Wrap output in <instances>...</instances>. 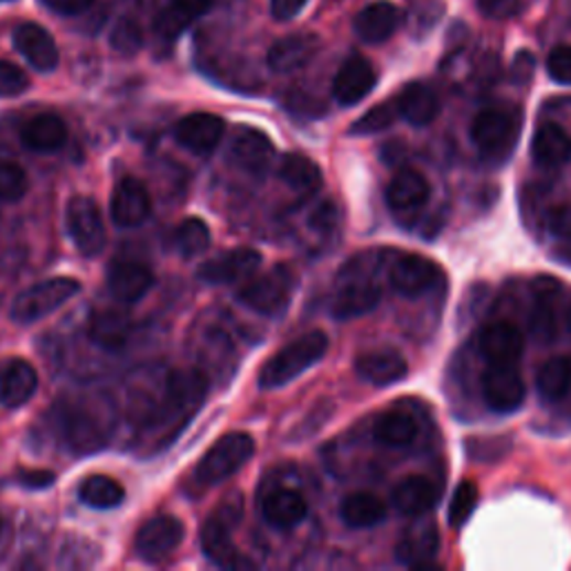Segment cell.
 <instances>
[{
	"instance_id": "7bdbcfd3",
	"label": "cell",
	"mask_w": 571,
	"mask_h": 571,
	"mask_svg": "<svg viewBox=\"0 0 571 571\" xmlns=\"http://www.w3.org/2000/svg\"><path fill=\"white\" fill-rule=\"evenodd\" d=\"M398 106L396 104H379L375 108H370L362 119H357L351 128V134H375V132H383L387 128L394 126L396 117H398Z\"/></svg>"
},
{
	"instance_id": "9a60e30c",
	"label": "cell",
	"mask_w": 571,
	"mask_h": 571,
	"mask_svg": "<svg viewBox=\"0 0 571 571\" xmlns=\"http://www.w3.org/2000/svg\"><path fill=\"white\" fill-rule=\"evenodd\" d=\"M224 130H226V123L217 115L197 112V115L183 117L176 123L174 139L190 152L204 157V154H211L219 146Z\"/></svg>"
},
{
	"instance_id": "ab89813d",
	"label": "cell",
	"mask_w": 571,
	"mask_h": 571,
	"mask_svg": "<svg viewBox=\"0 0 571 571\" xmlns=\"http://www.w3.org/2000/svg\"><path fill=\"white\" fill-rule=\"evenodd\" d=\"M208 246H211V228L197 217L181 222L179 228L174 230V248L183 257H197L204 250H208Z\"/></svg>"
},
{
	"instance_id": "ee69618b",
	"label": "cell",
	"mask_w": 571,
	"mask_h": 571,
	"mask_svg": "<svg viewBox=\"0 0 571 571\" xmlns=\"http://www.w3.org/2000/svg\"><path fill=\"white\" fill-rule=\"evenodd\" d=\"M28 193V174L14 161H0V202H19Z\"/></svg>"
},
{
	"instance_id": "8d00e7d4",
	"label": "cell",
	"mask_w": 571,
	"mask_h": 571,
	"mask_svg": "<svg viewBox=\"0 0 571 571\" xmlns=\"http://www.w3.org/2000/svg\"><path fill=\"white\" fill-rule=\"evenodd\" d=\"M538 394L545 402H560L571 391V359L567 355L545 362L536 377Z\"/></svg>"
},
{
	"instance_id": "8fae6325",
	"label": "cell",
	"mask_w": 571,
	"mask_h": 571,
	"mask_svg": "<svg viewBox=\"0 0 571 571\" xmlns=\"http://www.w3.org/2000/svg\"><path fill=\"white\" fill-rule=\"evenodd\" d=\"M183 522L174 516H157L148 520L134 540L137 553L148 562H159L168 558L183 540Z\"/></svg>"
},
{
	"instance_id": "db71d44e",
	"label": "cell",
	"mask_w": 571,
	"mask_h": 571,
	"mask_svg": "<svg viewBox=\"0 0 571 571\" xmlns=\"http://www.w3.org/2000/svg\"><path fill=\"white\" fill-rule=\"evenodd\" d=\"M335 222H337V211H335V206L331 202H326V204H322V206H317L313 211L311 226H315L320 230H331L335 226Z\"/></svg>"
},
{
	"instance_id": "ba28073f",
	"label": "cell",
	"mask_w": 571,
	"mask_h": 571,
	"mask_svg": "<svg viewBox=\"0 0 571 571\" xmlns=\"http://www.w3.org/2000/svg\"><path fill=\"white\" fill-rule=\"evenodd\" d=\"M106 413L97 416V409L89 405H76L65 409V413H61V429L65 433L67 444L76 451V453H89L104 449L106 440H108V420L104 418Z\"/></svg>"
},
{
	"instance_id": "f5cc1de1",
	"label": "cell",
	"mask_w": 571,
	"mask_h": 571,
	"mask_svg": "<svg viewBox=\"0 0 571 571\" xmlns=\"http://www.w3.org/2000/svg\"><path fill=\"white\" fill-rule=\"evenodd\" d=\"M306 0H270V12L277 21H291L302 12Z\"/></svg>"
},
{
	"instance_id": "2e32d148",
	"label": "cell",
	"mask_w": 571,
	"mask_h": 571,
	"mask_svg": "<svg viewBox=\"0 0 571 571\" xmlns=\"http://www.w3.org/2000/svg\"><path fill=\"white\" fill-rule=\"evenodd\" d=\"M377 83L373 65L362 56H351L344 61L333 80V97L340 106H355L366 99Z\"/></svg>"
},
{
	"instance_id": "f6af8a7d",
	"label": "cell",
	"mask_w": 571,
	"mask_h": 571,
	"mask_svg": "<svg viewBox=\"0 0 571 571\" xmlns=\"http://www.w3.org/2000/svg\"><path fill=\"white\" fill-rule=\"evenodd\" d=\"M110 45L121 56H134L143 47V32L137 21L121 19L110 32Z\"/></svg>"
},
{
	"instance_id": "52a82bcc",
	"label": "cell",
	"mask_w": 571,
	"mask_h": 571,
	"mask_svg": "<svg viewBox=\"0 0 571 571\" xmlns=\"http://www.w3.org/2000/svg\"><path fill=\"white\" fill-rule=\"evenodd\" d=\"M518 132H520L518 117L505 108L483 110L471 123V139L475 148L489 157L507 154Z\"/></svg>"
},
{
	"instance_id": "7a4b0ae2",
	"label": "cell",
	"mask_w": 571,
	"mask_h": 571,
	"mask_svg": "<svg viewBox=\"0 0 571 571\" xmlns=\"http://www.w3.org/2000/svg\"><path fill=\"white\" fill-rule=\"evenodd\" d=\"M328 351V337L322 331H311L289 346L277 351L259 370V387L277 389L293 383L304 370L315 366Z\"/></svg>"
},
{
	"instance_id": "83f0119b",
	"label": "cell",
	"mask_w": 571,
	"mask_h": 571,
	"mask_svg": "<svg viewBox=\"0 0 571 571\" xmlns=\"http://www.w3.org/2000/svg\"><path fill=\"white\" fill-rule=\"evenodd\" d=\"M394 507L411 518L429 514L438 503V487L427 475H409L394 489Z\"/></svg>"
},
{
	"instance_id": "f907efd6",
	"label": "cell",
	"mask_w": 571,
	"mask_h": 571,
	"mask_svg": "<svg viewBox=\"0 0 571 571\" xmlns=\"http://www.w3.org/2000/svg\"><path fill=\"white\" fill-rule=\"evenodd\" d=\"M17 481H19V485H23L28 489H45V487L54 485L56 475L45 468H28V471L19 473Z\"/></svg>"
},
{
	"instance_id": "e0dca14e",
	"label": "cell",
	"mask_w": 571,
	"mask_h": 571,
	"mask_svg": "<svg viewBox=\"0 0 571 571\" xmlns=\"http://www.w3.org/2000/svg\"><path fill=\"white\" fill-rule=\"evenodd\" d=\"M230 154H233V161L250 174H266L274 163L272 141L261 130H255L248 126L235 132L230 143Z\"/></svg>"
},
{
	"instance_id": "b9f144b4",
	"label": "cell",
	"mask_w": 571,
	"mask_h": 571,
	"mask_svg": "<svg viewBox=\"0 0 571 571\" xmlns=\"http://www.w3.org/2000/svg\"><path fill=\"white\" fill-rule=\"evenodd\" d=\"M478 500H481V494H478V487H475L473 481H462L451 498V505H449V522L451 527H462L468 522L471 514L475 511V507H478Z\"/></svg>"
},
{
	"instance_id": "d6986e66",
	"label": "cell",
	"mask_w": 571,
	"mask_h": 571,
	"mask_svg": "<svg viewBox=\"0 0 571 571\" xmlns=\"http://www.w3.org/2000/svg\"><path fill=\"white\" fill-rule=\"evenodd\" d=\"M355 370L362 379H366L368 385L375 387H391L400 379L407 377V359L394 351V348H377V351H366L357 357Z\"/></svg>"
},
{
	"instance_id": "4316f807",
	"label": "cell",
	"mask_w": 571,
	"mask_h": 571,
	"mask_svg": "<svg viewBox=\"0 0 571 571\" xmlns=\"http://www.w3.org/2000/svg\"><path fill=\"white\" fill-rule=\"evenodd\" d=\"M233 527H235L233 522H228L226 518H222L215 511L211 516V520L202 527V547L215 564L228 567V569H239L246 564V560L230 538Z\"/></svg>"
},
{
	"instance_id": "4dcf8cb0",
	"label": "cell",
	"mask_w": 571,
	"mask_h": 571,
	"mask_svg": "<svg viewBox=\"0 0 571 571\" xmlns=\"http://www.w3.org/2000/svg\"><path fill=\"white\" fill-rule=\"evenodd\" d=\"M534 161L545 170L562 168L571 161V137L556 123H545L531 141Z\"/></svg>"
},
{
	"instance_id": "484cf974",
	"label": "cell",
	"mask_w": 571,
	"mask_h": 571,
	"mask_svg": "<svg viewBox=\"0 0 571 571\" xmlns=\"http://www.w3.org/2000/svg\"><path fill=\"white\" fill-rule=\"evenodd\" d=\"M429 197H431V185L427 176L411 168L400 170L387 187V202L391 211L405 213V215L420 211L429 202Z\"/></svg>"
},
{
	"instance_id": "30bf717a",
	"label": "cell",
	"mask_w": 571,
	"mask_h": 571,
	"mask_svg": "<svg viewBox=\"0 0 571 571\" xmlns=\"http://www.w3.org/2000/svg\"><path fill=\"white\" fill-rule=\"evenodd\" d=\"M344 274H348V281L340 286L333 298V304H331L333 317L344 322L375 311L379 300H383V289H379V283L355 272H344Z\"/></svg>"
},
{
	"instance_id": "11a10c76",
	"label": "cell",
	"mask_w": 571,
	"mask_h": 571,
	"mask_svg": "<svg viewBox=\"0 0 571 571\" xmlns=\"http://www.w3.org/2000/svg\"><path fill=\"white\" fill-rule=\"evenodd\" d=\"M567 324H569V328H571V306H569V311H567Z\"/></svg>"
},
{
	"instance_id": "681fc988",
	"label": "cell",
	"mask_w": 571,
	"mask_h": 571,
	"mask_svg": "<svg viewBox=\"0 0 571 571\" xmlns=\"http://www.w3.org/2000/svg\"><path fill=\"white\" fill-rule=\"evenodd\" d=\"M478 8L487 19L507 21L520 12V0H478Z\"/></svg>"
},
{
	"instance_id": "f546056e",
	"label": "cell",
	"mask_w": 571,
	"mask_h": 571,
	"mask_svg": "<svg viewBox=\"0 0 571 571\" xmlns=\"http://www.w3.org/2000/svg\"><path fill=\"white\" fill-rule=\"evenodd\" d=\"M396 106H398L400 117L416 128H424V126L433 123L440 115L438 94L424 83L407 85L400 91V97L396 99Z\"/></svg>"
},
{
	"instance_id": "6da1fadb",
	"label": "cell",
	"mask_w": 571,
	"mask_h": 571,
	"mask_svg": "<svg viewBox=\"0 0 571 571\" xmlns=\"http://www.w3.org/2000/svg\"><path fill=\"white\" fill-rule=\"evenodd\" d=\"M208 394V377L197 368L170 370L165 383L148 409L141 429V444L148 449H161L172 442L176 433L195 418Z\"/></svg>"
},
{
	"instance_id": "74e56055",
	"label": "cell",
	"mask_w": 571,
	"mask_h": 571,
	"mask_svg": "<svg viewBox=\"0 0 571 571\" xmlns=\"http://www.w3.org/2000/svg\"><path fill=\"white\" fill-rule=\"evenodd\" d=\"M373 433L387 446H409L418 438V422L405 411H389L377 418Z\"/></svg>"
},
{
	"instance_id": "7c38bea8",
	"label": "cell",
	"mask_w": 571,
	"mask_h": 571,
	"mask_svg": "<svg viewBox=\"0 0 571 571\" xmlns=\"http://www.w3.org/2000/svg\"><path fill=\"white\" fill-rule=\"evenodd\" d=\"M394 289L405 298H418L429 293L440 279V268L435 261L422 255H402L391 266Z\"/></svg>"
},
{
	"instance_id": "60d3db41",
	"label": "cell",
	"mask_w": 571,
	"mask_h": 571,
	"mask_svg": "<svg viewBox=\"0 0 571 571\" xmlns=\"http://www.w3.org/2000/svg\"><path fill=\"white\" fill-rule=\"evenodd\" d=\"M438 549V531L435 527H422L420 534H407L398 545V558L409 564H420V560L431 558Z\"/></svg>"
},
{
	"instance_id": "3957f363",
	"label": "cell",
	"mask_w": 571,
	"mask_h": 571,
	"mask_svg": "<svg viewBox=\"0 0 571 571\" xmlns=\"http://www.w3.org/2000/svg\"><path fill=\"white\" fill-rule=\"evenodd\" d=\"M80 293V281L74 277H54L41 283H34L32 289L23 291L12 304V320L19 324H34L41 317L58 311L72 298Z\"/></svg>"
},
{
	"instance_id": "e575fe53",
	"label": "cell",
	"mask_w": 571,
	"mask_h": 571,
	"mask_svg": "<svg viewBox=\"0 0 571 571\" xmlns=\"http://www.w3.org/2000/svg\"><path fill=\"white\" fill-rule=\"evenodd\" d=\"M21 139L34 152H54L63 148L67 139V128L56 115H39L23 126Z\"/></svg>"
},
{
	"instance_id": "c3c4849f",
	"label": "cell",
	"mask_w": 571,
	"mask_h": 571,
	"mask_svg": "<svg viewBox=\"0 0 571 571\" xmlns=\"http://www.w3.org/2000/svg\"><path fill=\"white\" fill-rule=\"evenodd\" d=\"M545 224H547V230L562 239V241H571V204H560V206H553L547 217H545Z\"/></svg>"
},
{
	"instance_id": "d4e9b609",
	"label": "cell",
	"mask_w": 571,
	"mask_h": 571,
	"mask_svg": "<svg viewBox=\"0 0 571 571\" xmlns=\"http://www.w3.org/2000/svg\"><path fill=\"white\" fill-rule=\"evenodd\" d=\"M402 14L400 10L389 3V0H377V3L366 6L355 19V32L364 43H385L389 41L400 28Z\"/></svg>"
},
{
	"instance_id": "ffe728a7",
	"label": "cell",
	"mask_w": 571,
	"mask_h": 571,
	"mask_svg": "<svg viewBox=\"0 0 571 571\" xmlns=\"http://www.w3.org/2000/svg\"><path fill=\"white\" fill-rule=\"evenodd\" d=\"M322 43L315 34H291L279 39L270 52H268V67L277 74H291L302 69L304 65H309L317 52H320Z\"/></svg>"
},
{
	"instance_id": "d590c367",
	"label": "cell",
	"mask_w": 571,
	"mask_h": 571,
	"mask_svg": "<svg viewBox=\"0 0 571 571\" xmlns=\"http://www.w3.org/2000/svg\"><path fill=\"white\" fill-rule=\"evenodd\" d=\"M340 516L353 529H368V527L385 522L387 505H385V500H379L373 494L357 492V494H351L344 498V503L340 507Z\"/></svg>"
},
{
	"instance_id": "f35d334b",
	"label": "cell",
	"mask_w": 571,
	"mask_h": 571,
	"mask_svg": "<svg viewBox=\"0 0 571 571\" xmlns=\"http://www.w3.org/2000/svg\"><path fill=\"white\" fill-rule=\"evenodd\" d=\"M80 500L94 509H115L123 503L126 489L110 475H89L78 489Z\"/></svg>"
},
{
	"instance_id": "1f68e13d",
	"label": "cell",
	"mask_w": 571,
	"mask_h": 571,
	"mask_svg": "<svg viewBox=\"0 0 571 571\" xmlns=\"http://www.w3.org/2000/svg\"><path fill=\"white\" fill-rule=\"evenodd\" d=\"M263 518L277 529H293L304 522L309 514V505L304 496L295 489H277L266 496L261 505Z\"/></svg>"
},
{
	"instance_id": "4fadbf2b",
	"label": "cell",
	"mask_w": 571,
	"mask_h": 571,
	"mask_svg": "<svg viewBox=\"0 0 571 571\" xmlns=\"http://www.w3.org/2000/svg\"><path fill=\"white\" fill-rule=\"evenodd\" d=\"M152 211V200L148 187L134 179L126 176L119 181L112 195V219L121 228H134L141 226Z\"/></svg>"
},
{
	"instance_id": "836d02e7",
	"label": "cell",
	"mask_w": 571,
	"mask_h": 571,
	"mask_svg": "<svg viewBox=\"0 0 571 571\" xmlns=\"http://www.w3.org/2000/svg\"><path fill=\"white\" fill-rule=\"evenodd\" d=\"M279 176L293 193L309 197L322 187V170L304 154H286L279 161Z\"/></svg>"
},
{
	"instance_id": "9c48e42d",
	"label": "cell",
	"mask_w": 571,
	"mask_h": 571,
	"mask_svg": "<svg viewBox=\"0 0 571 571\" xmlns=\"http://www.w3.org/2000/svg\"><path fill=\"white\" fill-rule=\"evenodd\" d=\"M483 396L496 413H514L522 407L527 389L516 364H489L483 375Z\"/></svg>"
},
{
	"instance_id": "ac0fdd59",
	"label": "cell",
	"mask_w": 571,
	"mask_h": 571,
	"mask_svg": "<svg viewBox=\"0 0 571 571\" xmlns=\"http://www.w3.org/2000/svg\"><path fill=\"white\" fill-rule=\"evenodd\" d=\"M39 389V375L25 359H8L0 366V405L19 409L32 400Z\"/></svg>"
},
{
	"instance_id": "bcb514c9",
	"label": "cell",
	"mask_w": 571,
	"mask_h": 571,
	"mask_svg": "<svg viewBox=\"0 0 571 571\" xmlns=\"http://www.w3.org/2000/svg\"><path fill=\"white\" fill-rule=\"evenodd\" d=\"M30 87V78L28 74L10 63V61H0V99H12L23 94Z\"/></svg>"
},
{
	"instance_id": "277c9868",
	"label": "cell",
	"mask_w": 571,
	"mask_h": 571,
	"mask_svg": "<svg viewBox=\"0 0 571 571\" xmlns=\"http://www.w3.org/2000/svg\"><path fill=\"white\" fill-rule=\"evenodd\" d=\"M295 293V274L289 266H274L259 277L246 281L239 302L261 315H279Z\"/></svg>"
},
{
	"instance_id": "7402d4cb",
	"label": "cell",
	"mask_w": 571,
	"mask_h": 571,
	"mask_svg": "<svg viewBox=\"0 0 571 571\" xmlns=\"http://www.w3.org/2000/svg\"><path fill=\"white\" fill-rule=\"evenodd\" d=\"M558 302L560 281L551 277H538L534 281L531 331L540 342H551L558 333Z\"/></svg>"
},
{
	"instance_id": "5b68a950",
	"label": "cell",
	"mask_w": 571,
	"mask_h": 571,
	"mask_svg": "<svg viewBox=\"0 0 571 571\" xmlns=\"http://www.w3.org/2000/svg\"><path fill=\"white\" fill-rule=\"evenodd\" d=\"M255 453V440L248 433H228L219 438L197 466V481L202 485H219L237 473Z\"/></svg>"
},
{
	"instance_id": "8992f818",
	"label": "cell",
	"mask_w": 571,
	"mask_h": 571,
	"mask_svg": "<svg viewBox=\"0 0 571 571\" xmlns=\"http://www.w3.org/2000/svg\"><path fill=\"white\" fill-rule=\"evenodd\" d=\"M67 230L83 257H97L106 248V224L99 204L91 197L76 195L67 204Z\"/></svg>"
},
{
	"instance_id": "7dc6e473",
	"label": "cell",
	"mask_w": 571,
	"mask_h": 571,
	"mask_svg": "<svg viewBox=\"0 0 571 571\" xmlns=\"http://www.w3.org/2000/svg\"><path fill=\"white\" fill-rule=\"evenodd\" d=\"M547 72L556 83L571 85V45H560L549 54Z\"/></svg>"
},
{
	"instance_id": "9f6ffc18",
	"label": "cell",
	"mask_w": 571,
	"mask_h": 571,
	"mask_svg": "<svg viewBox=\"0 0 571 571\" xmlns=\"http://www.w3.org/2000/svg\"><path fill=\"white\" fill-rule=\"evenodd\" d=\"M0 529H3V520H0Z\"/></svg>"
},
{
	"instance_id": "816d5d0a",
	"label": "cell",
	"mask_w": 571,
	"mask_h": 571,
	"mask_svg": "<svg viewBox=\"0 0 571 571\" xmlns=\"http://www.w3.org/2000/svg\"><path fill=\"white\" fill-rule=\"evenodd\" d=\"M43 3H45V8H50L56 14L76 17V14H83L85 10H89L94 0H43Z\"/></svg>"
},
{
	"instance_id": "6f0895ef",
	"label": "cell",
	"mask_w": 571,
	"mask_h": 571,
	"mask_svg": "<svg viewBox=\"0 0 571 571\" xmlns=\"http://www.w3.org/2000/svg\"><path fill=\"white\" fill-rule=\"evenodd\" d=\"M0 3H8V0H0Z\"/></svg>"
},
{
	"instance_id": "44dd1931",
	"label": "cell",
	"mask_w": 571,
	"mask_h": 571,
	"mask_svg": "<svg viewBox=\"0 0 571 571\" xmlns=\"http://www.w3.org/2000/svg\"><path fill=\"white\" fill-rule=\"evenodd\" d=\"M154 283L152 270L134 259L117 261L108 272V286L110 293L126 304H134L141 298H146Z\"/></svg>"
},
{
	"instance_id": "d6a6232c",
	"label": "cell",
	"mask_w": 571,
	"mask_h": 571,
	"mask_svg": "<svg viewBox=\"0 0 571 571\" xmlns=\"http://www.w3.org/2000/svg\"><path fill=\"white\" fill-rule=\"evenodd\" d=\"M132 335V320L117 309L99 311L89 322V337L106 351H119Z\"/></svg>"
},
{
	"instance_id": "cb8c5ba5",
	"label": "cell",
	"mask_w": 571,
	"mask_h": 571,
	"mask_svg": "<svg viewBox=\"0 0 571 571\" xmlns=\"http://www.w3.org/2000/svg\"><path fill=\"white\" fill-rule=\"evenodd\" d=\"M14 45L34 69H39V72L56 69L58 58H61L58 47L45 28H41L36 23L19 25L14 30Z\"/></svg>"
},
{
	"instance_id": "5bb4252c",
	"label": "cell",
	"mask_w": 571,
	"mask_h": 571,
	"mask_svg": "<svg viewBox=\"0 0 571 571\" xmlns=\"http://www.w3.org/2000/svg\"><path fill=\"white\" fill-rule=\"evenodd\" d=\"M261 266V255L252 248H235L206 261L200 268V279L206 283H237L250 279Z\"/></svg>"
},
{
	"instance_id": "603a6c76",
	"label": "cell",
	"mask_w": 571,
	"mask_h": 571,
	"mask_svg": "<svg viewBox=\"0 0 571 571\" xmlns=\"http://www.w3.org/2000/svg\"><path fill=\"white\" fill-rule=\"evenodd\" d=\"M478 348L489 364H518L525 351V340L514 324L494 322L481 331Z\"/></svg>"
},
{
	"instance_id": "f1b7e54d",
	"label": "cell",
	"mask_w": 571,
	"mask_h": 571,
	"mask_svg": "<svg viewBox=\"0 0 571 571\" xmlns=\"http://www.w3.org/2000/svg\"><path fill=\"white\" fill-rule=\"evenodd\" d=\"M213 6H215V0H170L165 10L159 14L154 30L161 39L174 41L197 19L208 14Z\"/></svg>"
}]
</instances>
